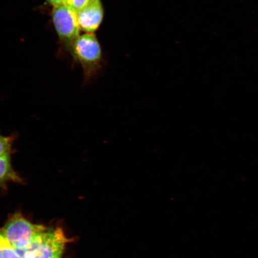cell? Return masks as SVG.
<instances>
[{
    "label": "cell",
    "mask_w": 258,
    "mask_h": 258,
    "mask_svg": "<svg viewBox=\"0 0 258 258\" xmlns=\"http://www.w3.org/2000/svg\"><path fill=\"white\" fill-rule=\"evenodd\" d=\"M80 30L93 33L98 30L104 19V9L101 0H90L88 4L77 13Z\"/></svg>",
    "instance_id": "cell-5"
},
{
    "label": "cell",
    "mask_w": 258,
    "mask_h": 258,
    "mask_svg": "<svg viewBox=\"0 0 258 258\" xmlns=\"http://www.w3.org/2000/svg\"><path fill=\"white\" fill-rule=\"evenodd\" d=\"M90 0H63V4L77 13L88 4Z\"/></svg>",
    "instance_id": "cell-9"
},
{
    "label": "cell",
    "mask_w": 258,
    "mask_h": 258,
    "mask_svg": "<svg viewBox=\"0 0 258 258\" xmlns=\"http://www.w3.org/2000/svg\"><path fill=\"white\" fill-rule=\"evenodd\" d=\"M0 258H22L19 250L12 246L0 231Z\"/></svg>",
    "instance_id": "cell-7"
},
{
    "label": "cell",
    "mask_w": 258,
    "mask_h": 258,
    "mask_svg": "<svg viewBox=\"0 0 258 258\" xmlns=\"http://www.w3.org/2000/svg\"><path fill=\"white\" fill-rule=\"evenodd\" d=\"M46 228L44 225L32 224L18 213L10 218L0 231L16 249L23 250Z\"/></svg>",
    "instance_id": "cell-3"
},
{
    "label": "cell",
    "mask_w": 258,
    "mask_h": 258,
    "mask_svg": "<svg viewBox=\"0 0 258 258\" xmlns=\"http://www.w3.org/2000/svg\"><path fill=\"white\" fill-rule=\"evenodd\" d=\"M69 241L62 229L47 228L27 249L18 250L22 258H61Z\"/></svg>",
    "instance_id": "cell-2"
},
{
    "label": "cell",
    "mask_w": 258,
    "mask_h": 258,
    "mask_svg": "<svg viewBox=\"0 0 258 258\" xmlns=\"http://www.w3.org/2000/svg\"><path fill=\"white\" fill-rule=\"evenodd\" d=\"M16 139L15 134L5 136L0 132V157L15 153L14 144Z\"/></svg>",
    "instance_id": "cell-8"
},
{
    "label": "cell",
    "mask_w": 258,
    "mask_h": 258,
    "mask_svg": "<svg viewBox=\"0 0 258 258\" xmlns=\"http://www.w3.org/2000/svg\"><path fill=\"white\" fill-rule=\"evenodd\" d=\"M9 183H24L13 166L12 154L0 157V188L5 189Z\"/></svg>",
    "instance_id": "cell-6"
},
{
    "label": "cell",
    "mask_w": 258,
    "mask_h": 258,
    "mask_svg": "<svg viewBox=\"0 0 258 258\" xmlns=\"http://www.w3.org/2000/svg\"><path fill=\"white\" fill-rule=\"evenodd\" d=\"M51 17L57 36L70 51L74 42L80 35L77 13L62 3L53 7Z\"/></svg>",
    "instance_id": "cell-4"
},
{
    "label": "cell",
    "mask_w": 258,
    "mask_h": 258,
    "mask_svg": "<svg viewBox=\"0 0 258 258\" xmlns=\"http://www.w3.org/2000/svg\"><path fill=\"white\" fill-rule=\"evenodd\" d=\"M63 0H46L48 5L50 6H54L62 4Z\"/></svg>",
    "instance_id": "cell-10"
},
{
    "label": "cell",
    "mask_w": 258,
    "mask_h": 258,
    "mask_svg": "<svg viewBox=\"0 0 258 258\" xmlns=\"http://www.w3.org/2000/svg\"><path fill=\"white\" fill-rule=\"evenodd\" d=\"M82 68L85 82H89L101 72L104 63L101 44L95 34L80 35L70 51Z\"/></svg>",
    "instance_id": "cell-1"
}]
</instances>
